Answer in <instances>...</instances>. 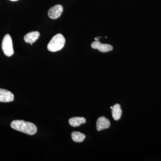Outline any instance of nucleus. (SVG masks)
Wrapping results in <instances>:
<instances>
[{"label":"nucleus","mask_w":161,"mask_h":161,"mask_svg":"<svg viewBox=\"0 0 161 161\" xmlns=\"http://www.w3.org/2000/svg\"><path fill=\"white\" fill-rule=\"evenodd\" d=\"M110 108L112 109L113 108V107H110Z\"/></svg>","instance_id":"13"},{"label":"nucleus","mask_w":161,"mask_h":161,"mask_svg":"<svg viewBox=\"0 0 161 161\" xmlns=\"http://www.w3.org/2000/svg\"><path fill=\"white\" fill-rule=\"evenodd\" d=\"M86 119L82 117H74L69 120V125L73 127L80 126L82 124L86 122Z\"/></svg>","instance_id":"9"},{"label":"nucleus","mask_w":161,"mask_h":161,"mask_svg":"<svg viewBox=\"0 0 161 161\" xmlns=\"http://www.w3.org/2000/svg\"><path fill=\"white\" fill-rule=\"evenodd\" d=\"M14 100V95L8 90L0 88V102H10Z\"/></svg>","instance_id":"6"},{"label":"nucleus","mask_w":161,"mask_h":161,"mask_svg":"<svg viewBox=\"0 0 161 161\" xmlns=\"http://www.w3.org/2000/svg\"><path fill=\"white\" fill-rule=\"evenodd\" d=\"M63 11V6L61 5L58 4L50 8L47 14L51 19H56L61 15Z\"/></svg>","instance_id":"4"},{"label":"nucleus","mask_w":161,"mask_h":161,"mask_svg":"<svg viewBox=\"0 0 161 161\" xmlns=\"http://www.w3.org/2000/svg\"><path fill=\"white\" fill-rule=\"evenodd\" d=\"M12 129L29 135H34L36 133L37 128L34 124L23 120H14L10 124Z\"/></svg>","instance_id":"1"},{"label":"nucleus","mask_w":161,"mask_h":161,"mask_svg":"<svg viewBox=\"0 0 161 161\" xmlns=\"http://www.w3.org/2000/svg\"><path fill=\"white\" fill-rule=\"evenodd\" d=\"M65 39L61 34H58L54 36L47 44V48L51 52L59 51L64 46Z\"/></svg>","instance_id":"2"},{"label":"nucleus","mask_w":161,"mask_h":161,"mask_svg":"<svg viewBox=\"0 0 161 161\" xmlns=\"http://www.w3.org/2000/svg\"><path fill=\"white\" fill-rule=\"evenodd\" d=\"M112 113V117L115 120L120 119L122 115V109L119 104H115L113 106Z\"/></svg>","instance_id":"10"},{"label":"nucleus","mask_w":161,"mask_h":161,"mask_svg":"<svg viewBox=\"0 0 161 161\" xmlns=\"http://www.w3.org/2000/svg\"><path fill=\"white\" fill-rule=\"evenodd\" d=\"M110 125L109 120L104 116L99 117L96 122V128L98 131L108 129L109 128Z\"/></svg>","instance_id":"7"},{"label":"nucleus","mask_w":161,"mask_h":161,"mask_svg":"<svg viewBox=\"0 0 161 161\" xmlns=\"http://www.w3.org/2000/svg\"><path fill=\"white\" fill-rule=\"evenodd\" d=\"M10 1H12V2H15V1H19V0H10Z\"/></svg>","instance_id":"12"},{"label":"nucleus","mask_w":161,"mask_h":161,"mask_svg":"<svg viewBox=\"0 0 161 161\" xmlns=\"http://www.w3.org/2000/svg\"><path fill=\"white\" fill-rule=\"evenodd\" d=\"M72 140L76 142L80 143L83 142L86 138V135L79 132H73L71 133Z\"/></svg>","instance_id":"11"},{"label":"nucleus","mask_w":161,"mask_h":161,"mask_svg":"<svg viewBox=\"0 0 161 161\" xmlns=\"http://www.w3.org/2000/svg\"><path fill=\"white\" fill-rule=\"evenodd\" d=\"M92 48L93 49H98L102 53H107L113 50V47L108 44L101 43L98 41H95L91 44Z\"/></svg>","instance_id":"5"},{"label":"nucleus","mask_w":161,"mask_h":161,"mask_svg":"<svg viewBox=\"0 0 161 161\" xmlns=\"http://www.w3.org/2000/svg\"><path fill=\"white\" fill-rule=\"evenodd\" d=\"M2 49L6 56L10 57L14 53L13 46L12 40L9 34L5 35L3 40L2 44Z\"/></svg>","instance_id":"3"},{"label":"nucleus","mask_w":161,"mask_h":161,"mask_svg":"<svg viewBox=\"0 0 161 161\" xmlns=\"http://www.w3.org/2000/svg\"><path fill=\"white\" fill-rule=\"evenodd\" d=\"M40 36V33L39 31L30 32L24 36V40L26 43H31V45H32V43L39 39Z\"/></svg>","instance_id":"8"}]
</instances>
